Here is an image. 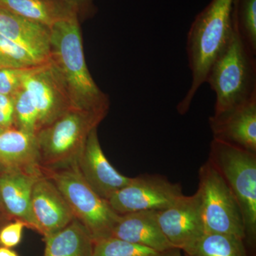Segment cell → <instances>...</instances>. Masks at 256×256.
Masks as SVG:
<instances>
[{"label": "cell", "mask_w": 256, "mask_h": 256, "mask_svg": "<svg viewBox=\"0 0 256 256\" xmlns=\"http://www.w3.org/2000/svg\"><path fill=\"white\" fill-rule=\"evenodd\" d=\"M44 63L28 50L0 35V68L30 69Z\"/></svg>", "instance_id": "cb8c5ba5"}, {"label": "cell", "mask_w": 256, "mask_h": 256, "mask_svg": "<svg viewBox=\"0 0 256 256\" xmlns=\"http://www.w3.org/2000/svg\"><path fill=\"white\" fill-rule=\"evenodd\" d=\"M0 166L43 175L36 134L14 127L0 132Z\"/></svg>", "instance_id": "e0dca14e"}, {"label": "cell", "mask_w": 256, "mask_h": 256, "mask_svg": "<svg viewBox=\"0 0 256 256\" xmlns=\"http://www.w3.org/2000/svg\"><path fill=\"white\" fill-rule=\"evenodd\" d=\"M208 160L218 170L238 202L249 256L256 246V153L213 139Z\"/></svg>", "instance_id": "277c9868"}, {"label": "cell", "mask_w": 256, "mask_h": 256, "mask_svg": "<svg viewBox=\"0 0 256 256\" xmlns=\"http://www.w3.org/2000/svg\"><path fill=\"white\" fill-rule=\"evenodd\" d=\"M0 172V198L8 214L21 220L34 230L31 200L32 190L37 180L44 175L21 170L2 168Z\"/></svg>", "instance_id": "5bb4252c"}, {"label": "cell", "mask_w": 256, "mask_h": 256, "mask_svg": "<svg viewBox=\"0 0 256 256\" xmlns=\"http://www.w3.org/2000/svg\"><path fill=\"white\" fill-rule=\"evenodd\" d=\"M112 238L140 244L160 250L176 248L160 228L158 210H141L120 215L112 228Z\"/></svg>", "instance_id": "2e32d148"}, {"label": "cell", "mask_w": 256, "mask_h": 256, "mask_svg": "<svg viewBox=\"0 0 256 256\" xmlns=\"http://www.w3.org/2000/svg\"><path fill=\"white\" fill-rule=\"evenodd\" d=\"M30 69L0 68V94L12 96L22 85L24 76Z\"/></svg>", "instance_id": "d4e9b609"}, {"label": "cell", "mask_w": 256, "mask_h": 256, "mask_svg": "<svg viewBox=\"0 0 256 256\" xmlns=\"http://www.w3.org/2000/svg\"><path fill=\"white\" fill-rule=\"evenodd\" d=\"M22 85L38 112L37 132L73 108L50 62L28 70Z\"/></svg>", "instance_id": "30bf717a"}, {"label": "cell", "mask_w": 256, "mask_h": 256, "mask_svg": "<svg viewBox=\"0 0 256 256\" xmlns=\"http://www.w3.org/2000/svg\"><path fill=\"white\" fill-rule=\"evenodd\" d=\"M0 8L48 28L66 18L78 16L76 10L63 0H0Z\"/></svg>", "instance_id": "ac0fdd59"}, {"label": "cell", "mask_w": 256, "mask_h": 256, "mask_svg": "<svg viewBox=\"0 0 256 256\" xmlns=\"http://www.w3.org/2000/svg\"><path fill=\"white\" fill-rule=\"evenodd\" d=\"M106 116L70 109L36 133L42 174L73 166L89 133Z\"/></svg>", "instance_id": "5b68a950"}, {"label": "cell", "mask_w": 256, "mask_h": 256, "mask_svg": "<svg viewBox=\"0 0 256 256\" xmlns=\"http://www.w3.org/2000/svg\"><path fill=\"white\" fill-rule=\"evenodd\" d=\"M14 102V127L32 134L38 130V112L23 85L12 96Z\"/></svg>", "instance_id": "603a6c76"}, {"label": "cell", "mask_w": 256, "mask_h": 256, "mask_svg": "<svg viewBox=\"0 0 256 256\" xmlns=\"http://www.w3.org/2000/svg\"><path fill=\"white\" fill-rule=\"evenodd\" d=\"M70 5L78 13V16H87L94 12L92 0H63Z\"/></svg>", "instance_id": "4316f807"}, {"label": "cell", "mask_w": 256, "mask_h": 256, "mask_svg": "<svg viewBox=\"0 0 256 256\" xmlns=\"http://www.w3.org/2000/svg\"><path fill=\"white\" fill-rule=\"evenodd\" d=\"M184 195L182 188L164 176L144 174L132 178L108 200L111 208L119 215L141 210H164Z\"/></svg>", "instance_id": "ba28073f"}, {"label": "cell", "mask_w": 256, "mask_h": 256, "mask_svg": "<svg viewBox=\"0 0 256 256\" xmlns=\"http://www.w3.org/2000/svg\"><path fill=\"white\" fill-rule=\"evenodd\" d=\"M31 208L34 230L44 238L65 228L75 218L58 188L45 176L38 178L34 186Z\"/></svg>", "instance_id": "7c38bea8"}, {"label": "cell", "mask_w": 256, "mask_h": 256, "mask_svg": "<svg viewBox=\"0 0 256 256\" xmlns=\"http://www.w3.org/2000/svg\"><path fill=\"white\" fill-rule=\"evenodd\" d=\"M206 82L216 94L213 116L228 112L256 96V55L244 44L234 25L230 41L210 67Z\"/></svg>", "instance_id": "3957f363"}, {"label": "cell", "mask_w": 256, "mask_h": 256, "mask_svg": "<svg viewBox=\"0 0 256 256\" xmlns=\"http://www.w3.org/2000/svg\"><path fill=\"white\" fill-rule=\"evenodd\" d=\"M160 228L170 244L184 250L206 233L201 194L183 195L171 206L158 210Z\"/></svg>", "instance_id": "9c48e42d"}, {"label": "cell", "mask_w": 256, "mask_h": 256, "mask_svg": "<svg viewBox=\"0 0 256 256\" xmlns=\"http://www.w3.org/2000/svg\"><path fill=\"white\" fill-rule=\"evenodd\" d=\"M44 256H92L94 240L85 226L74 218L68 226L44 238Z\"/></svg>", "instance_id": "d6986e66"}, {"label": "cell", "mask_w": 256, "mask_h": 256, "mask_svg": "<svg viewBox=\"0 0 256 256\" xmlns=\"http://www.w3.org/2000/svg\"><path fill=\"white\" fill-rule=\"evenodd\" d=\"M92 256H182L178 248L160 250L153 248L116 238L102 239L94 242Z\"/></svg>", "instance_id": "44dd1931"}, {"label": "cell", "mask_w": 256, "mask_h": 256, "mask_svg": "<svg viewBox=\"0 0 256 256\" xmlns=\"http://www.w3.org/2000/svg\"><path fill=\"white\" fill-rule=\"evenodd\" d=\"M0 35L11 40L44 63L50 56V28L0 8Z\"/></svg>", "instance_id": "9a60e30c"}, {"label": "cell", "mask_w": 256, "mask_h": 256, "mask_svg": "<svg viewBox=\"0 0 256 256\" xmlns=\"http://www.w3.org/2000/svg\"><path fill=\"white\" fill-rule=\"evenodd\" d=\"M198 180L206 233L227 234L245 240L244 218L238 202L210 160L198 170Z\"/></svg>", "instance_id": "52a82bcc"}, {"label": "cell", "mask_w": 256, "mask_h": 256, "mask_svg": "<svg viewBox=\"0 0 256 256\" xmlns=\"http://www.w3.org/2000/svg\"><path fill=\"white\" fill-rule=\"evenodd\" d=\"M44 176L54 183L68 202L74 216L85 226L94 242L110 238L120 215L111 208L108 200L89 186L76 164L46 172Z\"/></svg>", "instance_id": "8992f818"}, {"label": "cell", "mask_w": 256, "mask_h": 256, "mask_svg": "<svg viewBox=\"0 0 256 256\" xmlns=\"http://www.w3.org/2000/svg\"><path fill=\"white\" fill-rule=\"evenodd\" d=\"M24 226L26 224L18 220L6 224L0 230V244L8 248L16 246L21 242Z\"/></svg>", "instance_id": "484cf974"}, {"label": "cell", "mask_w": 256, "mask_h": 256, "mask_svg": "<svg viewBox=\"0 0 256 256\" xmlns=\"http://www.w3.org/2000/svg\"><path fill=\"white\" fill-rule=\"evenodd\" d=\"M50 64L74 109L107 116L108 96L100 90L88 68L78 16L50 28Z\"/></svg>", "instance_id": "6da1fadb"}, {"label": "cell", "mask_w": 256, "mask_h": 256, "mask_svg": "<svg viewBox=\"0 0 256 256\" xmlns=\"http://www.w3.org/2000/svg\"><path fill=\"white\" fill-rule=\"evenodd\" d=\"M0 110L14 118V102L12 96L0 94Z\"/></svg>", "instance_id": "83f0119b"}, {"label": "cell", "mask_w": 256, "mask_h": 256, "mask_svg": "<svg viewBox=\"0 0 256 256\" xmlns=\"http://www.w3.org/2000/svg\"><path fill=\"white\" fill-rule=\"evenodd\" d=\"M0 256H18L13 250L6 247L0 248Z\"/></svg>", "instance_id": "f1b7e54d"}, {"label": "cell", "mask_w": 256, "mask_h": 256, "mask_svg": "<svg viewBox=\"0 0 256 256\" xmlns=\"http://www.w3.org/2000/svg\"><path fill=\"white\" fill-rule=\"evenodd\" d=\"M234 0H212L197 14L188 32L186 41L192 82L186 95L178 102V114H184L191 107L200 88L215 60L228 46L234 32Z\"/></svg>", "instance_id": "7a4b0ae2"}, {"label": "cell", "mask_w": 256, "mask_h": 256, "mask_svg": "<svg viewBox=\"0 0 256 256\" xmlns=\"http://www.w3.org/2000/svg\"><path fill=\"white\" fill-rule=\"evenodd\" d=\"M0 203H2L1 198H0Z\"/></svg>", "instance_id": "4dcf8cb0"}, {"label": "cell", "mask_w": 256, "mask_h": 256, "mask_svg": "<svg viewBox=\"0 0 256 256\" xmlns=\"http://www.w3.org/2000/svg\"><path fill=\"white\" fill-rule=\"evenodd\" d=\"M182 252L185 256H249L242 239L217 233H205Z\"/></svg>", "instance_id": "ffe728a7"}, {"label": "cell", "mask_w": 256, "mask_h": 256, "mask_svg": "<svg viewBox=\"0 0 256 256\" xmlns=\"http://www.w3.org/2000/svg\"><path fill=\"white\" fill-rule=\"evenodd\" d=\"M97 128L90 131L76 166L82 178L100 197L108 200L132 181L114 169L106 158L99 141Z\"/></svg>", "instance_id": "8fae6325"}, {"label": "cell", "mask_w": 256, "mask_h": 256, "mask_svg": "<svg viewBox=\"0 0 256 256\" xmlns=\"http://www.w3.org/2000/svg\"><path fill=\"white\" fill-rule=\"evenodd\" d=\"M232 16L240 40L256 56V0H234Z\"/></svg>", "instance_id": "7402d4cb"}, {"label": "cell", "mask_w": 256, "mask_h": 256, "mask_svg": "<svg viewBox=\"0 0 256 256\" xmlns=\"http://www.w3.org/2000/svg\"><path fill=\"white\" fill-rule=\"evenodd\" d=\"M213 139L256 153V96L208 119Z\"/></svg>", "instance_id": "4fadbf2b"}, {"label": "cell", "mask_w": 256, "mask_h": 256, "mask_svg": "<svg viewBox=\"0 0 256 256\" xmlns=\"http://www.w3.org/2000/svg\"><path fill=\"white\" fill-rule=\"evenodd\" d=\"M4 130H6V129H4V128H2L1 126H0V132H2V131Z\"/></svg>", "instance_id": "f546056e"}]
</instances>
